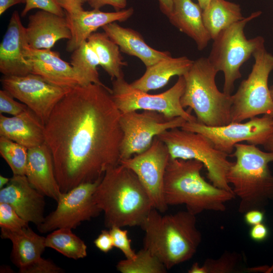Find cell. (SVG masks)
<instances>
[{
    "instance_id": "11",
    "label": "cell",
    "mask_w": 273,
    "mask_h": 273,
    "mask_svg": "<svg viewBox=\"0 0 273 273\" xmlns=\"http://www.w3.org/2000/svg\"><path fill=\"white\" fill-rule=\"evenodd\" d=\"M186 122L181 117L169 119L153 111L121 113L120 124L123 138L120 149V161L143 152L151 146L155 137L166 130L181 128Z\"/></svg>"
},
{
    "instance_id": "10",
    "label": "cell",
    "mask_w": 273,
    "mask_h": 273,
    "mask_svg": "<svg viewBox=\"0 0 273 273\" xmlns=\"http://www.w3.org/2000/svg\"><path fill=\"white\" fill-rule=\"evenodd\" d=\"M185 87L183 76H178L175 83L165 92L151 95L133 87L124 76L113 79L111 95L121 113L143 110L153 111L172 119L181 117L188 122L197 121L195 116L181 105L180 99Z\"/></svg>"
},
{
    "instance_id": "26",
    "label": "cell",
    "mask_w": 273,
    "mask_h": 273,
    "mask_svg": "<svg viewBox=\"0 0 273 273\" xmlns=\"http://www.w3.org/2000/svg\"><path fill=\"white\" fill-rule=\"evenodd\" d=\"M194 61L186 56H171L160 60L147 67L144 74L130 85L144 92L157 89L165 86L174 76H184L192 66Z\"/></svg>"
},
{
    "instance_id": "41",
    "label": "cell",
    "mask_w": 273,
    "mask_h": 273,
    "mask_svg": "<svg viewBox=\"0 0 273 273\" xmlns=\"http://www.w3.org/2000/svg\"><path fill=\"white\" fill-rule=\"evenodd\" d=\"M66 13H72L83 10L82 6L88 0H55Z\"/></svg>"
},
{
    "instance_id": "6",
    "label": "cell",
    "mask_w": 273,
    "mask_h": 273,
    "mask_svg": "<svg viewBox=\"0 0 273 273\" xmlns=\"http://www.w3.org/2000/svg\"><path fill=\"white\" fill-rule=\"evenodd\" d=\"M218 72L208 57H201L194 61L183 76L185 87L181 106L194 110L197 122L209 126L231 122L232 95L218 90L215 82Z\"/></svg>"
},
{
    "instance_id": "24",
    "label": "cell",
    "mask_w": 273,
    "mask_h": 273,
    "mask_svg": "<svg viewBox=\"0 0 273 273\" xmlns=\"http://www.w3.org/2000/svg\"><path fill=\"white\" fill-rule=\"evenodd\" d=\"M202 9L192 0H173L172 11L167 17L180 31L191 38L202 51L211 39L203 23Z\"/></svg>"
},
{
    "instance_id": "43",
    "label": "cell",
    "mask_w": 273,
    "mask_h": 273,
    "mask_svg": "<svg viewBox=\"0 0 273 273\" xmlns=\"http://www.w3.org/2000/svg\"><path fill=\"white\" fill-rule=\"evenodd\" d=\"M244 217L246 224L250 226H253L262 223L264 219V213L262 210L253 209L245 212Z\"/></svg>"
},
{
    "instance_id": "20",
    "label": "cell",
    "mask_w": 273,
    "mask_h": 273,
    "mask_svg": "<svg viewBox=\"0 0 273 273\" xmlns=\"http://www.w3.org/2000/svg\"><path fill=\"white\" fill-rule=\"evenodd\" d=\"M26 35L29 47L51 49L62 39H69L71 32L65 16L39 10L29 16Z\"/></svg>"
},
{
    "instance_id": "42",
    "label": "cell",
    "mask_w": 273,
    "mask_h": 273,
    "mask_svg": "<svg viewBox=\"0 0 273 273\" xmlns=\"http://www.w3.org/2000/svg\"><path fill=\"white\" fill-rule=\"evenodd\" d=\"M268 235L267 227L262 223L251 226L249 236L254 241L260 242L265 240Z\"/></svg>"
},
{
    "instance_id": "23",
    "label": "cell",
    "mask_w": 273,
    "mask_h": 273,
    "mask_svg": "<svg viewBox=\"0 0 273 273\" xmlns=\"http://www.w3.org/2000/svg\"><path fill=\"white\" fill-rule=\"evenodd\" d=\"M102 29L118 46L120 51L137 57L146 67L171 56L168 51H160L152 48L138 32L131 28L123 27L116 22L107 24Z\"/></svg>"
},
{
    "instance_id": "22",
    "label": "cell",
    "mask_w": 273,
    "mask_h": 273,
    "mask_svg": "<svg viewBox=\"0 0 273 273\" xmlns=\"http://www.w3.org/2000/svg\"><path fill=\"white\" fill-rule=\"evenodd\" d=\"M0 136L29 149L45 142L44 125L29 108L12 117L1 114Z\"/></svg>"
},
{
    "instance_id": "21",
    "label": "cell",
    "mask_w": 273,
    "mask_h": 273,
    "mask_svg": "<svg viewBox=\"0 0 273 273\" xmlns=\"http://www.w3.org/2000/svg\"><path fill=\"white\" fill-rule=\"evenodd\" d=\"M25 176L38 192L58 201L62 193L55 176L51 151L45 142L28 149Z\"/></svg>"
},
{
    "instance_id": "15",
    "label": "cell",
    "mask_w": 273,
    "mask_h": 273,
    "mask_svg": "<svg viewBox=\"0 0 273 273\" xmlns=\"http://www.w3.org/2000/svg\"><path fill=\"white\" fill-rule=\"evenodd\" d=\"M3 89L33 111L44 125L57 103L71 88L54 85L39 75L5 76Z\"/></svg>"
},
{
    "instance_id": "33",
    "label": "cell",
    "mask_w": 273,
    "mask_h": 273,
    "mask_svg": "<svg viewBox=\"0 0 273 273\" xmlns=\"http://www.w3.org/2000/svg\"><path fill=\"white\" fill-rule=\"evenodd\" d=\"M28 149L7 138L0 136V154L13 175H25Z\"/></svg>"
},
{
    "instance_id": "8",
    "label": "cell",
    "mask_w": 273,
    "mask_h": 273,
    "mask_svg": "<svg viewBox=\"0 0 273 273\" xmlns=\"http://www.w3.org/2000/svg\"><path fill=\"white\" fill-rule=\"evenodd\" d=\"M157 137L166 145L171 159H194L202 162L212 185L233 192L226 175L233 162L228 159L229 155L217 149L208 138L179 127L166 130Z\"/></svg>"
},
{
    "instance_id": "5",
    "label": "cell",
    "mask_w": 273,
    "mask_h": 273,
    "mask_svg": "<svg viewBox=\"0 0 273 273\" xmlns=\"http://www.w3.org/2000/svg\"><path fill=\"white\" fill-rule=\"evenodd\" d=\"M236 158L226 175L235 197L240 200L238 211L244 214L253 209L262 210L273 200V174L269 164L273 152H264L255 145L238 143Z\"/></svg>"
},
{
    "instance_id": "37",
    "label": "cell",
    "mask_w": 273,
    "mask_h": 273,
    "mask_svg": "<svg viewBox=\"0 0 273 273\" xmlns=\"http://www.w3.org/2000/svg\"><path fill=\"white\" fill-rule=\"evenodd\" d=\"M21 273H61L64 270L51 260L40 257L30 264L19 269Z\"/></svg>"
},
{
    "instance_id": "1",
    "label": "cell",
    "mask_w": 273,
    "mask_h": 273,
    "mask_svg": "<svg viewBox=\"0 0 273 273\" xmlns=\"http://www.w3.org/2000/svg\"><path fill=\"white\" fill-rule=\"evenodd\" d=\"M106 85L71 88L44 125L45 143L53 160L60 190L101 179L120 164L121 113Z\"/></svg>"
},
{
    "instance_id": "28",
    "label": "cell",
    "mask_w": 273,
    "mask_h": 273,
    "mask_svg": "<svg viewBox=\"0 0 273 273\" xmlns=\"http://www.w3.org/2000/svg\"><path fill=\"white\" fill-rule=\"evenodd\" d=\"M87 41L95 52L100 65L112 79L124 76L122 68L127 63L123 61L118 46L105 32L93 33Z\"/></svg>"
},
{
    "instance_id": "49",
    "label": "cell",
    "mask_w": 273,
    "mask_h": 273,
    "mask_svg": "<svg viewBox=\"0 0 273 273\" xmlns=\"http://www.w3.org/2000/svg\"><path fill=\"white\" fill-rule=\"evenodd\" d=\"M269 90L271 98L273 100V85L269 87Z\"/></svg>"
},
{
    "instance_id": "9",
    "label": "cell",
    "mask_w": 273,
    "mask_h": 273,
    "mask_svg": "<svg viewBox=\"0 0 273 273\" xmlns=\"http://www.w3.org/2000/svg\"><path fill=\"white\" fill-rule=\"evenodd\" d=\"M252 56L254 62L251 72L232 95L231 122H241L259 115L273 117V100L268 85L273 70V55L264 44Z\"/></svg>"
},
{
    "instance_id": "3",
    "label": "cell",
    "mask_w": 273,
    "mask_h": 273,
    "mask_svg": "<svg viewBox=\"0 0 273 273\" xmlns=\"http://www.w3.org/2000/svg\"><path fill=\"white\" fill-rule=\"evenodd\" d=\"M153 208L141 228L145 231L144 248L169 269L191 259L202 241L196 215L188 210L162 215Z\"/></svg>"
},
{
    "instance_id": "13",
    "label": "cell",
    "mask_w": 273,
    "mask_h": 273,
    "mask_svg": "<svg viewBox=\"0 0 273 273\" xmlns=\"http://www.w3.org/2000/svg\"><path fill=\"white\" fill-rule=\"evenodd\" d=\"M101 179L80 184L62 193L55 210L37 226L39 232L47 233L63 228L74 229L82 222L100 214L102 211L95 202L94 194Z\"/></svg>"
},
{
    "instance_id": "18",
    "label": "cell",
    "mask_w": 273,
    "mask_h": 273,
    "mask_svg": "<svg viewBox=\"0 0 273 273\" xmlns=\"http://www.w3.org/2000/svg\"><path fill=\"white\" fill-rule=\"evenodd\" d=\"M27 45L26 27L15 11L0 44V72L4 75L23 76L31 73V66L24 56Z\"/></svg>"
},
{
    "instance_id": "2",
    "label": "cell",
    "mask_w": 273,
    "mask_h": 273,
    "mask_svg": "<svg viewBox=\"0 0 273 273\" xmlns=\"http://www.w3.org/2000/svg\"><path fill=\"white\" fill-rule=\"evenodd\" d=\"M106 227L142 226L153 208L135 173L121 164L108 169L94 194Z\"/></svg>"
},
{
    "instance_id": "29",
    "label": "cell",
    "mask_w": 273,
    "mask_h": 273,
    "mask_svg": "<svg viewBox=\"0 0 273 273\" xmlns=\"http://www.w3.org/2000/svg\"><path fill=\"white\" fill-rule=\"evenodd\" d=\"M46 245L69 258L77 260L87 256L85 243L69 228H59L51 232L46 237Z\"/></svg>"
},
{
    "instance_id": "31",
    "label": "cell",
    "mask_w": 273,
    "mask_h": 273,
    "mask_svg": "<svg viewBox=\"0 0 273 273\" xmlns=\"http://www.w3.org/2000/svg\"><path fill=\"white\" fill-rule=\"evenodd\" d=\"M116 268L121 273H165L168 270L157 257L144 247L133 258L119 261Z\"/></svg>"
},
{
    "instance_id": "34",
    "label": "cell",
    "mask_w": 273,
    "mask_h": 273,
    "mask_svg": "<svg viewBox=\"0 0 273 273\" xmlns=\"http://www.w3.org/2000/svg\"><path fill=\"white\" fill-rule=\"evenodd\" d=\"M28 222L22 218L12 206L0 203V227L15 230L28 226Z\"/></svg>"
},
{
    "instance_id": "47",
    "label": "cell",
    "mask_w": 273,
    "mask_h": 273,
    "mask_svg": "<svg viewBox=\"0 0 273 273\" xmlns=\"http://www.w3.org/2000/svg\"><path fill=\"white\" fill-rule=\"evenodd\" d=\"M10 178L4 176L3 175H0V189H2L5 187L10 181Z\"/></svg>"
},
{
    "instance_id": "16",
    "label": "cell",
    "mask_w": 273,
    "mask_h": 273,
    "mask_svg": "<svg viewBox=\"0 0 273 273\" xmlns=\"http://www.w3.org/2000/svg\"><path fill=\"white\" fill-rule=\"evenodd\" d=\"M44 196L31 185L25 175H13L1 189L0 203L9 204L22 218L37 226L45 218Z\"/></svg>"
},
{
    "instance_id": "12",
    "label": "cell",
    "mask_w": 273,
    "mask_h": 273,
    "mask_svg": "<svg viewBox=\"0 0 273 273\" xmlns=\"http://www.w3.org/2000/svg\"><path fill=\"white\" fill-rule=\"evenodd\" d=\"M181 128L203 134L217 149L229 155L233 153L235 145L241 142L263 146L273 131V117L263 115L250 119L246 122H231L218 126L187 121Z\"/></svg>"
},
{
    "instance_id": "48",
    "label": "cell",
    "mask_w": 273,
    "mask_h": 273,
    "mask_svg": "<svg viewBox=\"0 0 273 273\" xmlns=\"http://www.w3.org/2000/svg\"><path fill=\"white\" fill-rule=\"evenodd\" d=\"M197 1L198 4L203 10L207 7L211 0H197Z\"/></svg>"
},
{
    "instance_id": "44",
    "label": "cell",
    "mask_w": 273,
    "mask_h": 273,
    "mask_svg": "<svg viewBox=\"0 0 273 273\" xmlns=\"http://www.w3.org/2000/svg\"><path fill=\"white\" fill-rule=\"evenodd\" d=\"M25 2L26 0H0V15L10 7L19 4H25Z\"/></svg>"
},
{
    "instance_id": "38",
    "label": "cell",
    "mask_w": 273,
    "mask_h": 273,
    "mask_svg": "<svg viewBox=\"0 0 273 273\" xmlns=\"http://www.w3.org/2000/svg\"><path fill=\"white\" fill-rule=\"evenodd\" d=\"M28 108L23 103L15 101L14 98L5 89L0 90V112L13 116L17 115Z\"/></svg>"
},
{
    "instance_id": "4",
    "label": "cell",
    "mask_w": 273,
    "mask_h": 273,
    "mask_svg": "<svg viewBox=\"0 0 273 273\" xmlns=\"http://www.w3.org/2000/svg\"><path fill=\"white\" fill-rule=\"evenodd\" d=\"M203 166L196 160L170 158L163 182V197L168 206L184 204L196 215L205 211L225 210V203L235 195L206 181L201 174Z\"/></svg>"
},
{
    "instance_id": "30",
    "label": "cell",
    "mask_w": 273,
    "mask_h": 273,
    "mask_svg": "<svg viewBox=\"0 0 273 273\" xmlns=\"http://www.w3.org/2000/svg\"><path fill=\"white\" fill-rule=\"evenodd\" d=\"M70 64L84 85L90 83L105 85L100 80L97 70L100 65L98 58L87 40L72 52Z\"/></svg>"
},
{
    "instance_id": "40",
    "label": "cell",
    "mask_w": 273,
    "mask_h": 273,
    "mask_svg": "<svg viewBox=\"0 0 273 273\" xmlns=\"http://www.w3.org/2000/svg\"><path fill=\"white\" fill-rule=\"evenodd\" d=\"M127 2V0H88L87 3L93 9H100L106 5H109L118 11L125 8Z\"/></svg>"
},
{
    "instance_id": "32",
    "label": "cell",
    "mask_w": 273,
    "mask_h": 273,
    "mask_svg": "<svg viewBox=\"0 0 273 273\" xmlns=\"http://www.w3.org/2000/svg\"><path fill=\"white\" fill-rule=\"evenodd\" d=\"M241 254L236 252H224L217 259H207L202 265L194 263L189 273H233L239 272L242 260Z\"/></svg>"
},
{
    "instance_id": "46",
    "label": "cell",
    "mask_w": 273,
    "mask_h": 273,
    "mask_svg": "<svg viewBox=\"0 0 273 273\" xmlns=\"http://www.w3.org/2000/svg\"><path fill=\"white\" fill-rule=\"evenodd\" d=\"M263 146L266 151L273 152V131Z\"/></svg>"
},
{
    "instance_id": "50",
    "label": "cell",
    "mask_w": 273,
    "mask_h": 273,
    "mask_svg": "<svg viewBox=\"0 0 273 273\" xmlns=\"http://www.w3.org/2000/svg\"><path fill=\"white\" fill-rule=\"evenodd\" d=\"M272 32H273V28H272Z\"/></svg>"
},
{
    "instance_id": "39",
    "label": "cell",
    "mask_w": 273,
    "mask_h": 273,
    "mask_svg": "<svg viewBox=\"0 0 273 273\" xmlns=\"http://www.w3.org/2000/svg\"><path fill=\"white\" fill-rule=\"evenodd\" d=\"M94 243L99 250L105 253L109 252L114 247L110 232L107 230H102Z\"/></svg>"
},
{
    "instance_id": "27",
    "label": "cell",
    "mask_w": 273,
    "mask_h": 273,
    "mask_svg": "<svg viewBox=\"0 0 273 273\" xmlns=\"http://www.w3.org/2000/svg\"><path fill=\"white\" fill-rule=\"evenodd\" d=\"M204 24L211 39L224 29L244 18L240 6L226 0H211L202 11Z\"/></svg>"
},
{
    "instance_id": "7",
    "label": "cell",
    "mask_w": 273,
    "mask_h": 273,
    "mask_svg": "<svg viewBox=\"0 0 273 273\" xmlns=\"http://www.w3.org/2000/svg\"><path fill=\"white\" fill-rule=\"evenodd\" d=\"M261 14V11L252 13L222 30L213 40L208 58L218 72L223 73V92L226 94L232 95L236 81L242 77L241 67L264 44L263 37L248 39L244 33L246 24Z\"/></svg>"
},
{
    "instance_id": "19",
    "label": "cell",
    "mask_w": 273,
    "mask_h": 273,
    "mask_svg": "<svg viewBox=\"0 0 273 273\" xmlns=\"http://www.w3.org/2000/svg\"><path fill=\"white\" fill-rule=\"evenodd\" d=\"M132 7L112 12H105L100 9L90 11L84 9L66 13V18L71 32V37L66 44V51L72 52L99 28L114 22H123L133 14Z\"/></svg>"
},
{
    "instance_id": "45",
    "label": "cell",
    "mask_w": 273,
    "mask_h": 273,
    "mask_svg": "<svg viewBox=\"0 0 273 273\" xmlns=\"http://www.w3.org/2000/svg\"><path fill=\"white\" fill-rule=\"evenodd\" d=\"M160 11L167 17L170 15L173 8V0H158Z\"/></svg>"
},
{
    "instance_id": "36",
    "label": "cell",
    "mask_w": 273,
    "mask_h": 273,
    "mask_svg": "<svg viewBox=\"0 0 273 273\" xmlns=\"http://www.w3.org/2000/svg\"><path fill=\"white\" fill-rule=\"evenodd\" d=\"M33 9H38L61 16L66 15L65 11L58 5L55 0H26L25 7L21 14V16L24 17Z\"/></svg>"
},
{
    "instance_id": "35",
    "label": "cell",
    "mask_w": 273,
    "mask_h": 273,
    "mask_svg": "<svg viewBox=\"0 0 273 273\" xmlns=\"http://www.w3.org/2000/svg\"><path fill=\"white\" fill-rule=\"evenodd\" d=\"M109 229L114 247L119 249L125 258H133L136 253L131 247V240L128 237L127 231L118 226H113Z\"/></svg>"
},
{
    "instance_id": "25",
    "label": "cell",
    "mask_w": 273,
    "mask_h": 273,
    "mask_svg": "<svg viewBox=\"0 0 273 273\" xmlns=\"http://www.w3.org/2000/svg\"><path fill=\"white\" fill-rule=\"evenodd\" d=\"M1 236L12 242L11 259L19 269L41 257L47 247L46 237L38 235L29 226L15 230L1 228Z\"/></svg>"
},
{
    "instance_id": "14",
    "label": "cell",
    "mask_w": 273,
    "mask_h": 273,
    "mask_svg": "<svg viewBox=\"0 0 273 273\" xmlns=\"http://www.w3.org/2000/svg\"><path fill=\"white\" fill-rule=\"evenodd\" d=\"M170 158L166 145L156 136L146 151L120 162L135 173L148 194L153 208L161 213L168 207L164 199L163 182Z\"/></svg>"
},
{
    "instance_id": "17",
    "label": "cell",
    "mask_w": 273,
    "mask_h": 273,
    "mask_svg": "<svg viewBox=\"0 0 273 273\" xmlns=\"http://www.w3.org/2000/svg\"><path fill=\"white\" fill-rule=\"evenodd\" d=\"M24 56L31 66V73L51 83L66 88L84 85L70 63L63 60L58 52L51 49H32L27 45Z\"/></svg>"
}]
</instances>
